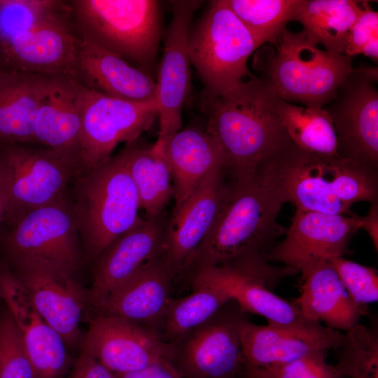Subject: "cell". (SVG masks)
Here are the masks:
<instances>
[{
  "label": "cell",
  "mask_w": 378,
  "mask_h": 378,
  "mask_svg": "<svg viewBox=\"0 0 378 378\" xmlns=\"http://www.w3.org/2000/svg\"><path fill=\"white\" fill-rule=\"evenodd\" d=\"M279 99L253 74L225 94L202 91L205 130L220 147L232 178L254 174L292 143L278 115Z\"/></svg>",
  "instance_id": "1"
},
{
  "label": "cell",
  "mask_w": 378,
  "mask_h": 378,
  "mask_svg": "<svg viewBox=\"0 0 378 378\" xmlns=\"http://www.w3.org/2000/svg\"><path fill=\"white\" fill-rule=\"evenodd\" d=\"M285 203L263 167L250 176L232 178L213 226L183 272L192 273L251 253L265 255L286 231L277 222Z\"/></svg>",
  "instance_id": "2"
},
{
  "label": "cell",
  "mask_w": 378,
  "mask_h": 378,
  "mask_svg": "<svg viewBox=\"0 0 378 378\" xmlns=\"http://www.w3.org/2000/svg\"><path fill=\"white\" fill-rule=\"evenodd\" d=\"M261 167L295 209L351 214L355 202L378 201L377 171L340 156L307 152L291 143Z\"/></svg>",
  "instance_id": "3"
},
{
  "label": "cell",
  "mask_w": 378,
  "mask_h": 378,
  "mask_svg": "<svg viewBox=\"0 0 378 378\" xmlns=\"http://www.w3.org/2000/svg\"><path fill=\"white\" fill-rule=\"evenodd\" d=\"M351 58L321 49L302 31L286 28L271 46L256 50L254 66L279 99L323 108L353 71Z\"/></svg>",
  "instance_id": "4"
},
{
  "label": "cell",
  "mask_w": 378,
  "mask_h": 378,
  "mask_svg": "<svg viewBox=\"0 0 378 378\" xmlns=\"http://www.w3.org/2000/svg\"><path fill=\"white\" fill-rule=\"evenodd\" d=\"M73 181L70 201L79 237L88 255L98 259L113 241L142 219L124 151L80 173Z\"/></svg>",
  "instance_id": "5"
},
{
  "label": "cell",
  "mask_w": 378,
  "mask_h": 378,
  "mask_svg": "<svg viewBox=\"0 0 378 378\" xmlns=\"http://www.w3.org/2000/svg\"><path fill=\"white\" fill-rule=\"evenodd\" d=\"M78 36L152 75L160 38V4L155 0H72Z\"/></svg>",
  "instance_id": "6"
},
{
  "label": "cell",
  "mask_w": 378,
  "mask_h": 378,
  "mask_svg": "<svg viewBox=\"0 0 378 378\" xmlns=\"http://www.w3.org/2000/svg\"><path fill=\"white\" fill-rule=\"evenodd\" d=\"M260 46L225 0L211 1L188 37L190 63L204 90L214 94L234 90L253 75L248 59Z\"/></svg>",
  "instance_id": "7"
},
{
  "label": "cell",
  "mask_w": 378,
  "mask_h": 378,
  "mask_svg": "<svg viewBox=\"0 0 378 378\" xmlns=\"http://www.w3.org/2000/svg\"><path fill=\"white\" fill-rule=\"evenodd\" d=\"M299 272L274 265L262 253H251L192 274V286H207L225 293L243 312L264 317L267 323L286 325L304 319L293 302L274 293L280 282Z\"/></svg>",
  "instance_id": "8"
},
{
  "label": "cell",
  "mask_w": 378,
  "mask_h": 378,
  "mask_svg": "<svg viewBox=\"0 0 378 378\" xmlns=\"http://www.w3.org/2000/svg\"><path fill=\"white\" fill-rule=\"evenodd\" d=\"M0 160L8 176V227L29 211L66 196L80 171L76 159L46 147H0Z\"/></svg>",
  "instance_id": "9"
},
{
  "label": "cell",
  "mask_w": 378,
  "mask_h": 378,
  "mask_svg": "<svg viewBox=\"0 0 378 378\" xmlns=\"http://www.w3.org/2000/svg\"><path fill=\"white\" fill-rule=\"evenodd\" d=\"M78 92L82 115L79 174L108 158L119 143L135 141L158 115L156 99H121L78 83Z\"/></svg>",
  "instance_id": "10"
},
{
  "label": "cell",
  "mask_w": 378,
  "mask_h": 378,
  "mask_svg": "<svg viewBox=\"0 0 378 378\" xmlns=\"http://www.w3.org/2000/svg\"><path fill=\"white\" fill-rule=\"evenodd\" d=\"M79 233L67 195L24 214L1 236L4 258L44 261L73 276L80 262Z\"/></svg>",
  "instance_id": "11"
},
{
  "label": "cell",
  "mask_w": 378,
  "mask_h": 378,
  "mask_svg": "<svg viewBox=\"0 0 378 378\" xmlns=\"http://www.w3.org/2000/svg\"><path fill=\"white\" fill-rule=\"evenodd\" d=\"M378 70L354 68L325 108L337 139L339 156L371 169L378 167Z\"/></svg>",
  "instance_id": "12"
},
{
  "label": "cell",
  "mask_w": 378,
  "mask_h": 378,
  "mask_svg": "<svg viewBox=\"0 0 378 378\" xmlns=\"http://www.w3.org/2000/svg\"><path fill=\"white\" fill-rule=\"evenodd\" d=\"M246 313L233 300L174 343L173 363L183 378H242L240 324Z\"/></svg>",
  "instance_id": "13"
},
{
  "label": "cell",
  "mask_w": 378,
  "mask_h": 378,
  "mask_svg": "<svg viewBox=\"0 0 378 378\" xmlns=\"http://www.w3.org/2000/svg\"><path fill=\"white\" fill-rule=\"evenodd\" d=\"M79 36L70 10L0 42V71L75 78Z\"/></svg>",
  "instance_id": "14"
},
{
  "label": "cell",
  "mask_w": 378,
  "mask_h": 378,
  "mask_svg": "<svg viewBox=\"0 0 378 378\" xmlns=\"http://www.w3.org/2000/svg\"><path fill=\"white\" fill-rule=\"evenodd\" d=\"M21 281L34 305L61 336L66 346L80 340V323L88 300L73 276L42 260L4 258Z\"/></svg>",
  "instance_id": "15"
},
{
  "label": "cell",
  "mask_w": 378,
  "mask_h": 378,
  "mask_svg": "<svg viewBox=\"0 0 378 378\" xmlns=\"http://www.w3.org/2000/svg\"><path fill=\"white\" fill-rule=\"evenodd\" d=\"M360 227V216L354 214L295 209L284 239L270 247L265 257L301 272L318 262L343 256Z\"/></svg>",
  "instance_id": "16"
},
{
  "label": "cell",
  "mask_w": 378,
  "mask_h": 378,
  "mask_svg": "<svg viewBox=\"0 0 378 378\" xmlns=\"http://www.w3.org/2000/svg\"><path fill=\"white\" fill-rule=\"evenodd\" d=\"M83 350L113 374L139 370L154 363L173 362L174 346L153 330L115 316L92 319Z\"/></svg>",
  "instance_id": "17"
},
{
  "label": "cell",
  "mask_w": 378,
  "mask_h": 378,
  "mask_svg": "<svg viewBox=\"0 0 378 378\" xmlns=\"http://www.w3.org/2000/svg\"><path fill=\"white\" fill-rule=\"evenodd\" d=\"M200 1H172V18L158 68L155 99L160 130L158 143L180 130L182 109L191 84L188 37L190 22Z\"/></svg>",
  "instance_id": "18"
},
{
  "label": "cell",
  "mask_w": 378,
  "mask_h": 378,
  "mask_svg": "<svg viewBox=\"0 0 378 378\" xmlns=\"http://www.w3.org/2000/svg\"><path fill=\"white\" fill-rule=\"evenodd\" d=\"M345 337V332L305 319L286 325H258L246 318L240 324L244 361L251 367L282 364L316 351L337 349Z\"/></svg>",
  "instance_id": "19"
},
{
  "label": "cell",
  "mask_w": 378,
  "mask_h": 378,
  "mask_svg": "<svg viewBox=\"0 0 378 378\" xmlns=\"http://www.w3.org/2000/svg\"><path fill=\"white\" fill-rule=\"evenodd\" d=\"M0 298L18 329L35 378H64L73 365L65 342L37 311L5 261L0 264Z\"/></svg>",
  "instance_id": "20"
},
{
  "label": "cell",
  "mask_w": 378,
  "mask_h": 378,
  "mask_svg": "<svg viewBox=\"0 0 378 378\" xmlns=\"http://www.w3.org/2000/svg\"><path fill=\"white\" fill-rule=\"evenodd\" d=\"M225 169L211 172L178 209L165 227L162 258L176 276L213 226L226 197L229 183Z\"/></svg>",
  "instance_id": "21"
},
{
  "label": "cell",
  "mask_w": 378,
  "mask_h": 378,
  "mask_svg": "<svg viewBox=\"0 0 378 378\" xmlns=\"http://www.w3.org/2000/svg\"><path fill=\"white\" fill-rule=\"evenodd\" d=\"M164 237L159 216L146 217L113 241L97 259L89 302L99 308L141 269L162 256Z\"/></svg>",
  "instance_id": "22"
},
{
  "label": "cell",
  "mask_w": 378,
  "mask_h": 378,
  "mask_svg": "<svg viewBox=\"0 0 378 378\" xmlns=\"http://www.w3.org/2000/svg\"><path fill=\"white\" fill-rule=\"evenodd\" d=\"M174 277L162 255L115 290L97 309L99 314L135 323L160 335Z\"/></svg>",
  "instance_id": "23"
},
{
  "label": "cell",
  "mask_w": 378,
  "mask_h": 378,
  "mask_svg": "<svg viewBox=\"0 0 378 378\" xmlns=\"http://www.w3.org/2000/svg\"><path fill=\"white\" fill-rule=\"evenodd\" d=\"M81 135L78 82L65 75L48 76L36 115L34 142L79 162Z\"/></svg>",
  "instance_id": "24"
},
{
  "label": "cell",
  "mask_w": 378,
  "mask_h": 378,
  "mask_svg": "<svg viewBox=\"0 0 378 378\" xmlns=\"http://www.w3.org/2000/svg\"><path fill=\"white\" fill-rule=\"evenodd\" d=\"M74 79L107 96L133 102L155 99L153 76L80 37Z\"/></svg>",
  "instance_id": "25"
},
{
  "label": "cell",
  "mask_w": 378,
  "mask_h": 378,
  "mask_svg": "<svg viewBox=\"0 0 378 378\" xmlns=\"http://www.w3.org/2000/svg\"><path fill=\"white\" fill-rule=\"evenodd\" d=\"M300 273L301 293L293 302L304 319L345 332L369 314L368 306L351 298L328 260L318 262Z\"/></svg>",
  "instance_id": "26"
},
{
  "label": "cell",
  "mask_w": 378,
  "mask_h": 378,
  "mask_svg": "<svg viewBox=\"0 0 378 378\" xmlns=\"http://www.w3.org/2000/svg\"><path fill=\"white\" fill-rule=\"evenodd\" d=\"M162 151L174 180V209L180 207L206 178L216 169H225L220 147L206 130L187 127L168 136Z\"/></svg>",
  "instance_id": "27"
},
{
  "label": "cell",
  "mask_w": 378,
  "mask_h": 378,
  "mask_svg": "<svg viewBox=\"0 0 378 378\" xmlns=\"http://www.w3.org/2000/svg\"><path fill=\"white\" fill-rule=\"evenodd\" d=\"M48 76L0 71V147L34 142V122Z\"/></svg>",
  "instance_id": "28"
},
{
  "label": "cell",
  "mask_w": 378,
  "mask_h": 378,
  "mask_svg": "<svg viewBox=\"0 0 378 378\" xmlns=\"http://www.w3.org/2000/svg\"><path fill=\"white\" fill-rule=\"evenodd\" d=\"M360 1L352 0H301L293 20L300 22L302 32L315 45L344 54L349 30L360 14Z\"/></svg>",
  "instance_id": "29"
},
{
  "label": "cell",
  "mask_w": 378,
  "mask_h": 378,
  "mask_svg": "<svg viewBox=\"0 0 378 378\" xmlns=\"http://www.w3.org/2000/svg\"><path fill=\"white\" fill-rule=\"evenodd\" d=\"M122 150L141 209L145 211L147 218L160 216L174 194L172 174L162 146L155 143L150 147L143 146L134 141Z\"/></svg>",
  "instance_id": "30"
},
{
  "label": "cell",
  "mask_w": 378,
  "mask_h": 378,
  "mask_svg": "<svg viewBox=\"0 0 378 378\" xmlns=\"http://www.w3.org/2000/svg\"><path fill=\"white\" fill-rule=\"evenodd\" d=\"M277 112L292 143L300 149L339 156L332 121L325 108L300 106L279 99Z\"/></svg>",
  "instance_id": "31"
},
{
  "label": "cell",
  "mask_w": 378,
  "mask_h": 378,
  "mask_svg": "<svg viewBox=\"0 0 378 378\" xmlns=\"http://www.w3.org/2000/svg\"><path fill=\"white\" fill-rule=\"evenodd\" d=\"M192 288L188 295L169 299L160 330L164 341L174 343L207 322L232 300L225 293L211 286H192Z\"/></svg>",
  "instance_id": "32"
},
{
  "label": "cell",
  "mask_w": 378,
  "mask_h": 378,
  "mask_svg": "<svg viewBox=\"0 0 378 378\" xmlns=\"http://www.w3.org/2000/svg\"><path fill=\"white\" fill-rule=\"evenodd\" d=\"M260 46L274 43L293 20L301 0H225Z\"/></svg>",
  "instance_id": "33"
},
{
  "label": "cell",
  "mask_w": 378,
  "mask_h": 378,
  "mask_svg": "<svg viewBox=\"0 0 378 378\" xmlns=\"http://www.w3.org/2000/svg\"><path fill=\"white\" fill-rule=\"evenodd\" d=\"M345 335L335 364L342 378H378L377 323L370 326L358 323Z\"/></svg>",
  "instance_id": "34"
},
{
  "label": "cell",
  "mask_w": 378,
  "mask_h": 378,
  "mask_svg": "<svg viewBox=\"0 0 378 378\" xmlns=\"http://www.w3.org/2000/svg\"><path fill=\"white\" fill-rule=\"evenodd\" d=\"M70 9L69 1L0 0V42Z\"/></svg>",
  "instance_id": "35"
},
{
  "label": "cell",
  "mask_w": 378,
  "mask_h": 378,
  "mask_svg": "<svg viewBox=\"0 0 378 378\" xmlns=\"http://www.w3.org/2000/svg\"><path fill=\"white\" fill-rule=\"evenodd\" d=\"M326 352L316 351L290 362L266 367L245 363L242 378H342L335 365L327 361Z\"/></svg>",
  "instance_id": "36"
},
{
  "label": "cell",
  "mask_w": 378,
  "mask_h": 378,
  "mask_svg": "<svg viewBox=\"0 0 378 378\" xmlns=\"http://www.w3.org/2000/svg\"><path fill=\"white\" fill-rule=\"evenodd\" d=\"M0 378H35L31 362L7 310L0 318Z\"/></svg>",
  "instance_id": "37"
},
{
  "label": "cell",
  "mask_w": 378,
  "mask_h": 378,
  "mask_svg": "<svg viewBox=\"0 0 378 378\" xmlns=\"http://www.w3.org/2000/svg\"><path fill=\"white\" fill-rule=\"evenodd\" d=\"M338 274L351 298L368 306L378 301V274L376 269L363 265L343 256L328 260Z\"/></svg>",
  "instance_id": "38"
},
{
  "label": "cell",
  "mask_w": 378,
  "mask_h": 378,
  "mask_svg": "<svg viewBox=\"0 0 378 378\" xmlns=\"http://www.w3.org/2000/svg\"><path fill=\"white\" fill-rule=\"evenodd\" d=\"M363 10L351 26L344 54L350 57L363 55L377 62L378 13L368 1H361Z\"/></svg>",
  "instance_id": "39"
},
{
  "label": "cell",
  "mask_w": 378,
  "mask_h": 378,
  "mask_svg": "<svg viewBox=\"0 0 378 378\" xmlns=\"http://www.w3.org/2000/svg\"><path fill=\"white\" fill-rule=\"evenodd\" d=\"M64 378H115L94 357L82 350Z\"/></svg>",
  "instance_id": "40"
},
{
  "label": "cell",
  "mask_w": 378,
  "mask_h": 378,
  "mask_svg": "<svg viewBox=\"0 0 378 378\" xmlns=\"http://www.w3.org/2000/svg\"><path fill=\"white\" fill-rule=\"evenodd\" d=\"M115 377V378H183L173 362L169 360L160 361L139 370L116 374Z\"/></svg>",
  "instance_id": "41"
},
{
  "label": "cell",
  "mask_w": 378,
  "mask_h": 378,
  "mask_svg": "<svg viewBox=\"0 0 378 378\" xmlns=\"http://www.w3.org/2000/svg\"><path fill=\"white\" fill-rule=\"evenodd\" d=\"M360 229L364 230L370 237L374 247L378 250V201L371 203L368 214L360 216Z\"/></svg>",
  "instance_id": "42"
},
{
  "label": "cell",
  "mask_w": 378,
  "mask_h": 378,
  "mask_svg": "<svg viewBox=\"0 0 378 378\" xmlns=\"http://www.w3.org/2000/svg\"><path fill=\"white\" fill-rule=\"evenodd\" d=\"M8 211V176L6 168L0 160V225L6 221Z\"/></svg>",
  "instance_id": "43"
}]
</instances>
